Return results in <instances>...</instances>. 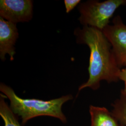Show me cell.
I'll list each match as a JSON object with an SVG mask.
<instances>
[{"instance_id": "9", "label": "cell", "mask_w": 126, "mask_h": 126, "mask_svg": "<svg viewBox=\"0 0 126 126\" xmlns=\"http://www.w3.org/2000/svg\"><path fill=\"white\" fill-rule=\"evenodd\" d=\"M112 113L119 123L126 126V95L121 92L120 97L113 103Z\"/></svg>"}, {"instance_id": "6", "label": "cell", "mask_w": 126, "mask_h": 126, "mask_svg": "<svg viewBox=\"0 0 126 126\" xmlns=\"http://www.w3.org/2000/svg\"><path fill=\"white\" fill-rule=\"evenodd\" d=\"M19 36L16 24L0 17V58L4 61L8 55L10 60L14 59L15 45Z\"/></svg>"}, {"instance_id": "10", "label": "cell", "mask_w": 126, "mask_h": 126, "mask_svg": "<svg viewBox=\"0 0 126 126\" xmlns=\"http://www.w3.org/2000/svg\"><path fill=\"white\" fill-rule=\"evenodd\" d=\"M81 0H65L64 3L66 9V12L67 13L71 12L80 3Z\"/></svg>"}, {"instance_id": "12", "label": "cell", "mask_w": 126, "mask_h": 126, "mask_svg": "<svg viewBox=\"0 0 126 126\" xmlns=\"http://www.w3.org/2000/svg\"><path fill=\"white\" fill-rule=\"evenodd\" d=\"M124 65H125L126 67V60L125 61V63H124Z\"/></svg>"}, {"instance_id": "7", "label": "cell", "mask_w": 126, "mask_h": 126, "mask_svg": "<svg viewBox=\"0 0 126 126\" xmlns=\"http://www.w3.org/2000/svg\"><path fill=\"white\" fill-rule=\"evenodd\" d=\"M90 126H121L112 112L105 107L91 105Z\"/></svg>"}, {"instance_id": "1", "label": "cell", "mask_w": 126, "mask_h": 126, "mask_svg": "<svg viewBox=\"0 0 126 126\" xmlns=\"http://www.w3.org/2000/svg\"><path fill=\"white\" fill-rule=\"evenodd\" d=\"M77 44L87 45L90 49L89 78L79 87V92L86 88L94 90L100 87L101 81L117 82L121 69L112 46L102 31L93 27L77 28L74 32Z\"/></svg>"}, {"instance_id": "3", "label": "cell", "mask_w": 126, "mask_h": 126, "mask_svg": "<svg viewBox=\"0 0 126 126\" xmlns=\"http://www.w3.org/2000/svg\"><path fill=\"white\" fill-rule=\"evenodd\" d=\"M125 4L126 0H90L81 2L78 8L80 13L79 21L83 26L93 27L102 31L109 25L116 9Z\"/></svg>"}, {"instance_id": "4", "label": "cell", "mask_w": 126, "mask_h": 126, "mask_svg": "<svg viewBox=\"0 0 126 126\" xmlns=\"http://www.w3.org/2000/svg\"><path fill=\"white\" fill-rule=\"evenodd\" d=\"M102 32L112 46L117 63L121 67L126 60V25L120 16L113 19V24H109Z\"/></svg>"}, {"instance_id": "13", "label": "cell", "mask_w": 126, "mask_h": 126, "mask_svg": "<svg viewBox=\"0 0 126 126\" xmlns=\"http://www.w3.org/2000/svg\"><path fill=\"white\" fill-rule=\"evenodd\" d=\"M121 126H123V125H121Z\"/></svg>"}, {"instance_id": "11", "label": "cell", "mask_w": 126, "mask_h": 126, "mask_svg": "<svg viewBox=\"0 0 126 126\" xmlns=\"http://www.w3.org/2000/svg\"><path fill=\"white\" fill-rule=\"evenodd\" d=\"M119 80H121L124 83V88L122 90V93L126 95V67L125 68L121 69L119 75Z\"/></svg>"}, {"instance_id": "2", "label": "cell", "mask_w": 126, "mask_h": 126, "mask_svg": "<svg viewBox=\"0 0 126 126\" xmlns=\"http://www.w3.org/2000/svg\"><path fill=\"white\" fill-rule=\"evenodd\" d=\"M0 91L10 101L9 107L16 116L22 120V125L35 117L47 116L59 119L63 123L67 122L62 111L63 105L73 98L72 95H64L59 98L43 100L36 99H23L16 94L9 86L1 83Z\"/></svg>"}, {"instance_id": "5", "label": "cell", "mask_w": 126, "mask_h": 126, "mask_svg": "<svg viewBox=\"0 0 126 126\" xmlns=\"http://www.w3.org/2000/svg\"><path fill=\"white\" fill-rule=\"evenodd\" d=\"M32 0H0V17L16 24L30 21L33 17Z\"/></svg>"}, {"instance_id": "8", "label": "cell", "mask_w": 126, "mask_h": 126, "mask_svg": "<svg viewBox=\"0 0 126 126\" xmlns=\"http://www.w3.org/2000/svg\"><path fill=\"white\" fill-rule=\"evenodd\" d=\"M0 115L4 122V126H21L17 116L14 114L5 102L4 95L0 94Z\"/></svg>"}]
</instances>
